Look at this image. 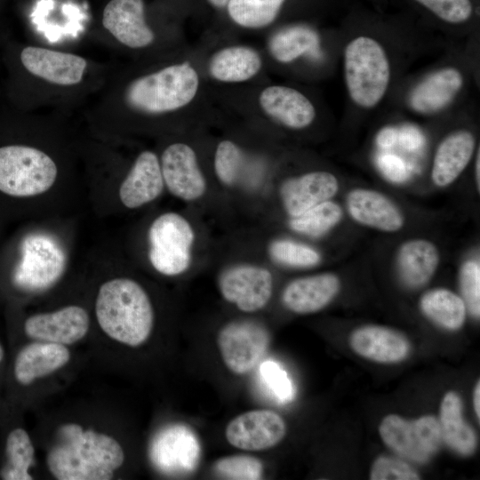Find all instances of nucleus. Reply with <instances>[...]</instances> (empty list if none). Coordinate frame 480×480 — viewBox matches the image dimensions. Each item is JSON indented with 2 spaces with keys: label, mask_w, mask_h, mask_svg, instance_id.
<instances>
[{
  "label": "nucleus",
  "mask_w": 480,
  "mask_h": 480,
  "mask_svg": "<svg viewBox=\"0 0 480 480\" xmlns=\"http://www.w3.org/2000/svg\"><path fill=\"white\" fill-rule=\"evenodd\" d=\"M60 162L47 146L12 142L0 146V191L15 197L35 196L52 188Z\"/></svg>",
  "instance_id": "obj_6"
},
{
  "label": "nucleus",
  "mask_w": 480,
  "mask_h": 480,
  "mask_svg": "<svg viewBox=\"0 0 480 480\" xmlns=\"http://www.w3.org/2000/svg\"><path fill=\"white\" fill-rule=\"evenodd\" d=\"M124 461V450L114 437L76 423L59 428L46 457L50 472L60 480H108Z\"/></svg>",
  "instance_id": "obj_3"
},
{
  "label": "nucleus",
  "mask_w": 480,
  "mask_h": 480,
  "mask_svg": "<svg viewBox=\"0 0 480 480\" xmlns=\"http://www.w3.org/2000/svg\"><path fill=\"white\" fill-rule=\"evenodd\" d=\"M286 0H229L227 12L238 27L258 30L270 26Z\"/></svg>",
  "instance_id": "obj_31"
},
{
  "label": "nucleus",
  "mask_w": 480,
  "mask_h": 480,
  "mask_svg": "<svg viewBox=\"0 0 480 480\" xmlns=\"http://www.w3.org/2000/svg\"><path fill=\"white\" fill-rule=\"evenodd\" d=\"M343 67L351 100L363 108L377 106L391 77L390 62L382 44L367 36L353 38L344 49Z\"/></svg>",
  "instance_id": "obj_7"
},
{
  "label": "nucleus",
  "mask_w": 480,
  "mask_h": 480,
  "mask_svg": "<svg viewBox=\"0 0 480 480\" xmlns=\"http://www.w3.org/2000/svg\"><path fill=\"white\" fill-rule=\"evenodd\" d=\"M463 84V75L458 68H439L416 84L409 95V104L420 114L436 113L455 99Z\"/></svg>",
  "instance_id": "obj_25"
},
{
  "label": "nucleus",
  "mask_w": 480,
  "mask_h": 480,
  "mask_svg": "<svg viewBox=\"0 0 480 480\" xmlns=\"http://www.w3.org/2000/svg\"><path fill=\"white\" fill-rule=\"evenodd\" d=\"M286 434L284 420L268 409L245 412L231 420L226 427L227 441L236 448L262 451L279 444Z\"/></svg>",
  "instance_id": "obj_14"
},
{
  "label": "nucleus",
  "mask_w": 480,
  "mask_h": 480,
  "mask_svg": "<svg viewBox=\"0 0 480 480\" xmlns=\"http://www.w3.org/2000/svg\"><path fill=\"white\" fill-rule=\"evenodd\" d=\"M95 316L107 336L129 347L145 343L154 327L151 300L145 289L129 277H115L100 286Z\"/></svg>",
  "instance_id": "obj_4"
},
{
  "label": "nucleus",
  "mask_w": 480,
  "mask_h": 480,
  "mask_svg": "<svg viewBox=\"0 0 480 480\" xmlns=\"http://www.w3.org/2000/svg\"><path fill=\"white\" fill-rule=\"evenodd\" d=\"M208 3L216 8H224L227 6L229 0H207Z\"/></svg>",
  "instance_id": "obj_45"
},
{
  "label": "nucleus",
  "mask_w": 480,
  "mask_h": 480,
  "mask_svg": "<svg viewBox=\"0 0 480 480\" xmlns=\"http://www.w3.org/2000/svg\"><path fill=\"white\" fill-rule=\"evenodd\" d=\"M473 405L477 420L480 419V382H476L473 392Z\"/></svg>",
  "instance_id": "obj_42"
},
{
  "label": "nucleus",
  "mask_w": 480,
  "mask_h": 480,
  "mask_svg": "<svg viewBox=\"0 0 480 480\" xmlns=\"http://www.w3.org/2000/svg\"><path fill=\"white\" fill-rule=\"evenodd\" d=\"M270 343L268 329L251 319L233 320L219 331L217 345L224 364L236 374L251 372Z\"/></svg>",
  "instance_id": "obj_10"
},
{
  "label": "nucleus",
  "mask_w": 480,
  "mask_h": 480,
  "mask_svg": "<svg viewBox=\"0 0 480 480\" xmlns=\"http://www.w3.org/2000/svg\"><path fill=\"white\" fill-rule=\"evenodd\" d=\"M341 281L332 272H323L295 278L283 290L281 300L291 312L308 315L327 307L339 294Z\"/></svg>",
  "instance_id": "obj_21"
},
{
  "label": "nucleus",
  "mask_w": 480,
  "mask_h": 480,
  "mask_svg": "<svg viewBox=\"0 0 480 480\" xmlns=\"http://www.w3.org/2000/svg\"><path fill=\"white\" fill-rule=\"evenodd\" d=\"M260 375L268 388L281 403L294 397V388L286 372L276 362L266 361L260 366Z\"/></svg>",
  "instance_id": "obj_40"
},
{
  "label": "nucleus",
  "mask_w": 480,
  "mask_h": 480,
  "mask_svg": "<svg viewBox=\"0 0 480 480\" xmlns=\"http://www.w3.org/2000/svg\"><path fill=\"white\" fill-rule=\"evenodd\" d=\"M437 18L451 24L464 23L473 12L470 0H415Z\"/></svg>",
  "instance_id": "obj_38"
},
{
  "label": "nucleus",
  "mask_w": 480,
  "mask_h": 480,
  "mask_svg": "<svg viewBox=\"0 0 480 480\" xmlns=\"http://www.w3.org/2000/svg\"><path fill=\"white\" fill-rule=\"evenodd\" d=\"M158 156L164 187L172 196L193 202L205 194L207 181L192 146L184 141H172Z\"/></svg>",
  "instance_id": "obj_12"
},
{
  "label": "nucleus",
  "mask_w": 480,
  "mask_h": 480,
  "mask_svg": "<svg viewBox=\"0 0 480 480\" xmlns=\"http://www.w3.org/2000/svg\"><path fill=\"white\" fill-rule=\"evenodd\" d=\"M5 463L1 477L5 480H31L28 470L35 459V448L29 435L20 428L12 430L5 444Z\"/></svg>",
  "instance_id": "obj_32"
},
{
  "label": "nucleus",
  "mask_w": 480,
  "mask_h": 480,
  "mask_svg": "<svg viewBox=\"0 0 480 480\" xmlns=\"http://www.w3.org/2000/svg\"><path fill=\"white\" fill-rule=\"evenodd\" d=\"M379 433L392 451L418 463L429 460L443 442L438 420L432 415L408 420L396 414H388L382 419Z\"/></svg>",
  "instance_id": "obj_9"
},
{
  "label": "nucleus",
  "mask_w": 480,
  "mask_h": 480,
  "mask_svg": "<svg viewBox=\"0 0 480 480\" xmlns=\"http://www.w3.org/2000/svg\"><path fill=\"white\" fill-rule=\"evenodd\" d=\"M209 76L220 84H236L255 78L263 68V58L247 44L225 45L215 51L207 61Z\"/></svg>",
  "instance_id": "obj_23"
},
{
  "label": "nucleus",
  "mask_w": 480,
  "mask_h": 480,
  "mask_svg": "<svg viewBox=\"0 0 480 480\" xmlns=\"http://www.w3.org/2000/svg\"><path fill=\"white\" fill-rule=\"evenodd\" d=\"M441 261L437 245L426 238H412L400 244L396 264L401 281L409 288L422 287L434 276Z\"/></svg>",
  "instance_id": "obj_26"
},
{
  "label": "nucleus",
  "mask_w": 480,
  "mask_h": 480,
  "mask_svg": "<svg viewBox=\"0 0 480 480\" xmlns=\"http://www.w3.org/2000/svg\"><path fill=\"white\" fill-rule=\"evenodd\" d=\"M245 156L241 147L231 140H220L214 150L213 172L226 187H233L239 180Z\"/></svg>",
  "instance_id": "obj_35"
},
{
  "label": "nucleus",
  "mask_w": 480,
  "mask_h": 480,
  "mask_svg": "<svg viewBox=\"0 0 480 480\" xmlns=\"http://www.w3.org/2000/svg\"><path fill=\"white\" fill-rule=\"evenodd\" d=\"M317 34L308 27L297 25L273 34L268 42L269 55L278 63L289 64L307 54L318 52Z\"/></svg>",
  "instance_id": "obj_30"
},
{
  "label": "nucleus",
  "mask_w": 480,
  "mask_h": 480,
  "mask_svg": "<svg viewBox=\"0 0 480 480\" xmlns=\"http://www.w3.org/2000/svg\"><path fill=\"white\" fill-rule=\"evenodd\" d=\"M268 253L276 263L290 268H311L322 260V255L316 248L287 238L271 241Z\"/></svg>",
  "instance_id": "obj_34"
},
{
  "label": "nucleus",
  "mask_w": 480,
  "mask_h": 480,
  "mask_svg": "<svg viewBox=\"0 0 480 480\" xmlns=\"http://www.w3.org/2000/svg\"><path fill=\"white\" fill-rule=\"evenodd\" d=\"M64 266V255L52 240L33 236L24 244L22 263L14 279L24 289L42 290L59 279Z\"/></svg>",
  "instance_id": "obj_16"
},
{
  "label": "nucleus",
  "mask_w": 480,
  "mask_h": 480,
  "mask_svg": "<svg viewBox=\"0 0 480 480\" xmlns=\"http://www.w3.org/2000/svg\"><path fill=\"white\" fill-rule=\"evenodd\" d=\"M340 189L336 175L327 171H311L284 180L279 197L289 217L332 199Z\"/></svg>",
  "instance_id": "obj_20"
},
{
  "label": "nucleus",
  "mask_w": 480,
  "mask_h": 480,
  "mask_svg": "<svg viewBox=\"0 0 480 480\" xmlns=\"http://www.w3.org/2000/svg\"><path fill=\"white\" fill-rule=\"evenodd\" d=\"M419 308L428 320L447 331L460 329L465 324L468 313L462 298L444 287L425 292L420 299Z\"/></svg>",
  "instance_id": "obj_29"
},
{
  "label": "nucleus",
  "mask_w": 480,
  "mask_h": 480,
  "mask_svg": "<svg viewBox=\"0 0 480 480\" xmlns=\"http://www.w3.org/2000/svg\"><path fill=\"white\" fill-rule=\"evenodd\" d=\"M341 206L332 199L323 202L306 212L290 217L289 228L309 237H320L334 228L342 220Z\"/></svg>",
  "instance_id": "obj_33"
},
{
  "label": "nucleus",
  "mask_w": 480,
  "mask_h": 480,
  "mask_svg": "<svg viewBox=\"0 0 480 480\" xmlns=\"http://www.w3.org/2000/svg\"><path fill=\"white\" fill-rule=\"evenodd\" d=\"M349 345L358 356L380 364L402 362L411 351V344L404 334L379 324L356 328L349 336Z\"/></svg>",
  "instance_id": "obj_22"
},
{
  "label": "nucleus",
  "mask_w": 480,
  "mask_h": 480,
  "mask_svg": "<svg viewBox=\"0 0 480 480\" xmlns=\"http://www.w3.org/2000/svg\"><path fill=\"white\" fill-rule=\"evenodd\" d=\"M164 188L158 154L144 149L132 160L119 186L118 196L124 207L137 209L155 201Z\"/></svg>",
  "instance_id": "obj_19"
},
{
  "label": "nucleus",
  "mask_w": 480,
  "mask_h": 480,
  "mask_svg": "<svg viewBox=\"0 0 480 480\" xmlns=\"http://www.w3.org/2000/svg\"><path fill=\"white\" fill-rule=\"evenodd\" d=\"M150 458L162 472L183 476L196 469L201 458V445L194 430L188 425L175 423L163 428L150 447Z\"/></svg>",
  "instance_id": "obj_13"
},
{
  "label": "nucleus",
  "mask_w": 480,
  "mask_h": 480,
  "mask_svg": "<svg viewBox=\"0 0 480 480\" xmlns=\"http://www.w3.org/2000/svg\"><path fill=\"white\" fill-rule=\"evenodd\" d=\"M371 480H419V473L408 463L394 457L379 456L372 463Z\"/></svg>",
  "instance_id": "obj_39"
},
{
  "label": "nucleus",
  "mask_w": 480,
  "mask_h": 480,
  "mask_svg": "<svg viewBox=\"0 0 480 480\" xmlns=\"http://www.w3.org/2000/svg\"><path fill=\"white\" fill-rule=\"evenodd\" d=\"M475 181L477 188V191H480V152L477 150L476 161H475Z\"/></svg>",
  "instance_id": "obj_44"
},
{
  "label": "nucleus",
  "mask_w": 480,
  "mask_h": 480,
  "mask_svg": "<svg viewBox=\"0 0 480 480\" xmlns=\"http://www.w3.org/2000/svg\"><path fill=\"white\" fill-rule=\"evenodd\" d=\"M475 135L458 130L446 135L436 148L430 178L437 188L452 185L464 172L476 151Z\"/></svg>",
  "instance_id": "obj_24"
},
{
  "label": "nucleus",
  "mask_w": 480,
  "mask_h": 480,
  "mask_svg": "<svg viewBox=\"0 0 480 480\" xmlns=\"http://www.w3.org/2000/svg\"><path fill=\"white\" fill-rule=\"evenodd\" d=\"M380 164L381 169L385 173L389 175V177H398L404 172L403 164L393 156H385L380 161Z\"/></svg>",
  "instance_id": "obj_41"
},
{
  "label": "nucleus",
  "mask_w": 480,
  "mask_h": 480,
  "mask_svg": "<svg viewBox=\"0 0 480 480\" xmlns=\"http://www.w3.org/2000/svg\"><path fill=\"white\" fill-rule=\"evenodd\" d=\"M100 31L101 43L134 61L172 52L173 39L150 24L144 0H109L101 12Z\"/></svg>",
  "instance_id": "obj_5"
},
{
  "label": "nucleus",
  "mask_w": 480,
  "mask_h": 480,
  "mask_svg": "<svg viewBox=\"0 0 480 480\" xmlns=\"http://www.w3.org/2000/svg\"><path fill=\"white\" fill-rule=\"evenodd\" d=\"M218 288L222 298L239 310L252 313L262 309L270 300L274 280L265 267L243 262L220 271Z\"/></svg>",
  "instance_id": "obj_11"
},
{
  "label": "nucleus",
  "mask_w": 480,
  "mask_h": 480,
  "mask_svg": "<svg viewBox=\"0 0 480 480\" xmlns=\"http://www.w3.org/2000/svg\"><path fill=\"white\" fill-rule=\"evenodd\" d=\"M346 208L355 222L380 232H397L405 223L400 207L389 196L376 189H351L346 196Z\"/></svg>",
  "instance_id": "obj_18"
},
{
  "label": "nucleus",
  "mask_w": 480,
  "mask_h": 480,
  "mask_svg": "<svg viewBox=\"0 0 480 480\" xmlns=\"http://www.w3.org/2000/svg\"><path fill=\"white\" fill-rule=\"evenodd\" d=\"M195 241L196 233L188 220L175 212H164L148 230L149 263L164 276H180L191 265Z\"/></svg>",
  "instance_id": "obj_8"
},
{
  "label": "nucleus",
  "mask_w": 480,
  "mask_h": 480,
  "mask_svg": "<svg viewBox=\"0 0 480 480\" xmlns=\"http://www.w3.org/2000/svg\"><path fill=\"white\" fill-rule=\"evenodd\" d=\"M69 359L67 346L36 340L25 346L16 356L14 376L20 384L29 385L62 368Z\"/></svg>",
  "instance_id": "obj_27"
},
{
  "label": "nucleus",
  "mask_w": 480,
  "mask_h": 480,
  "mask_svg": "<svg viewBox=\"0 0 480 480\" xmlns=\"http://www.w3.org/2000/svg\"><path fill=\"white\" fill-rule=\"evenodd\" d=\"M257 104L271 121L293 131L309 127L316 116V108L307 95L284 84L264 87L258 94Z\"/></svg>",
  "instance_id": "obj_15"
},
{
  "label": "nucleus",
  "mask_w": 480,
  "mask_h": 480,
  "mask_svg": "<svg viewBox=\"0 0 480 480\" xmlns=\"http://www.w3.org/2000/svg\"><path fill=\"white\" fill-rule=\"evenodd\" d=\"M462 412L460 396L454 391L447 392L442 399L438 419L443 442L456 453L470 456L476 450L477 437Z\"/></svg>",
  "instance_id": "obj_28"
},
{
  "label": "nucleus",
  "mask_w": 480,
  "mask_h": 480,
  "mask_svg": "<svg viewBox=\"0 0 480 480\" xmlns=\"http://www.w3.org/2000/svg\"><path fill=\"white\" fill-rule=\"evenodd\" d=\"M461 298L468 311L476 318L480 316V262L476 259L465 260L459 272Z\"/></svg>",
  "instance_id": "obj_37"
},
{
  "label": "nucleus",
  "mask_w": 480,
  "mask_h": 480,
  "mask_svg": "<svg viewBox=\"0 0 480 480\" xmlns=\"http://www.w3.org/2000/svg\"><path fill=\"white\" fill-rule=\"evenodd\" d=\"M214 471L221 477L234 480H257L262 478V461L249 455H231L219 459Z\"/></svg>",
  "instance_id": "obj_36"
},
{
  "label": "nucleus",
  "mask_w": 480,
  "mask_h": 480,
  "mask_svg": "<svg viewBox=\"0 0 480 480\" xmlns=\"http://www.w3.org/2000/svg\"><path fill=\"white\" fill-rule=\"evenodd\" d=\"M394 138V132L391 130H385L380 134L379 142L381 145L391 144Z\"/></svg>",
  "instance_id": "obj_43"
},
{
  "label": "nucleus",
  "mask_w": 480,
  "mask_h": 480,
  "mask_svg": "<svg viewBox=\"0 0 480 480\" xmlns=\"http://www.w3.org/2000/svg\"><path fill=\"white\" fill-rule=\"evenodd\" d=\"M201 87L196 66L172 52L114 68L84 108L89 124L108 135L161 124L186 110Z\"/></svg>",
  "instance_id": "obj_1"
},
{
  "label": "nucleus",
  "mask_w": 480,
  "mask_h": 480,
  "mask_svg": "<svg viewBox=\"0 0 480 480\" xmlns=\"http://www.w3.org/2000/svg\"><path fill=\"white\" fill-rule=\"evenodd\" d=\"M4 349H3V347H2V345H1V343H0V362H1V361L3 360V358H4Z\"/></svg>",
  "instance_id": "obj_46"
},
{
  "label": "nucleus",
  "mask_w": 480,
  "mask_h": 480,
  "mask_svg": "<svg viewBox=\"0 0 480 480\" xmlns=\"http://www.w3.org/2000/svg\"><path fill=\"white\" fill-rule=\"evenodd\" d=\"M10 93L18 110L70 113L86 107L116 66L41 44L15 43L7 50Z\"/></svg>",
  "instance_id": "obj_2"
},
{
  "label": "nucleus",
  "mask_w": 480,
  "mask_h": 480,
  "mask_svg": "<svg viewBox=\"0 0 480 480\" xmlns=\"http://www.w3.org/2000/svg\"><path fill=\"white\" fill-rule=\"evenodd\" d=\"M89 328V315L77 305L32 315L24 323L25 333L30 339L64 346L84 339Z\"/></svg>",
  "instance_id": "obj_17"
}]
</instances>
